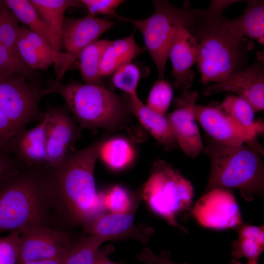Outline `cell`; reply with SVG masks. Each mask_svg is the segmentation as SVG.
<instances>
[{
    "instance_id": "ab89813d",
    "label": "cell",
    "mask_w": 264,
    "mask_h": 264,
    "mask_svg": "<svg viewBox=\"0 0 264 264\" xmlns=\"http://www.w3.org/2000/svg\"><path fill=\"white\" fill-rule=\"evenodd\" d=\"M114 249L111 245H108L99 249L93 264H125L124 263H116L111 261L109 255Z\"/></svg>"
},
{
    "instance_id": "60d3db41",
    "label": "cell",
    "mask_w": 264,
    "mask_h": 264,
    "mask_svg": "<svg viewBox=\"0 0 264 264\" xmlns=\"http://www.w3.org/2000/svg\"><path fill=\"white\" fill-rule=\"evenodd\" d=\"M70 252L61 257L46 260L27 262L23 264H63Z\"/></svg>"
},
{
    "instance_id": "d590c367",
    "label": "cell",
    "mask_w": 264,
    "mask_h": 264,
    "mask_svg": "<svg viewBox=\"0 0 264 264\" xmlns=\"http://www.w3.org/2000/svg\"><path fill=\"white\" fill-rule=\"evenodd\" d=\"M90 15H106L112 17L116 15L117 7L125 1L122 0H81Z\"/></svg>"
},
{
    "instance_id": "6da1fadb",
    "label": "cell",
    "mask_w": 264,
    "mask_h": 264,
    "mask_svg": "<svg viewBox=\"0 0 264 264\" xmlns=\"http://www.w3.org/2000/svg\"><path fill=\"white\" fill-rule=\"evenodd\" d=\"M105 140L74 149L58 164L47 166L56 221L84 227L104 214V194L96 191L94 173Z\"/></svg>"
},
{
    "instance_id": "44dd1931",
    "label": "cell",
    "mask_w": 264,
    "mask_h": 264,
    "mask_svg": "<svg viewBox=\"0 0 264 264\" xmlns=\"http://www.w3.org/2000/svg\"><path fill=\"white\" fill-rule=\"evenodd\" d=\"M221 23L229 33L239 39L249 37L257 40L264 36V1L248 0L241 16L232 20L223 16Z\"/></svg>"
},
{
    "instance_id": "9a60e30c",
    "label": "cell",
    "mask_w": 264,
    "mask_h": 264,
    "mask_svg": "<svg viewBox=\"0 0 264 264\" xmlns=\"http://www.w3.org/2000/svg\"><path fill=\"white\" fill-rule=\"evenodd\" d=\"M198 55L197 39L185 27H180L171 43L168 58L172 64L175 85L182 92L188 91L193 84L195 73L192 68Z\"/></svg>"
},
{
    "instance_id": "8fae6325",
    "label": "cell",
    "mask_w": 264,
    "mask_h": 264,
    "mask_svg": "<svg viewBox=\"0 0 264 264\" xmlns=\"http://www.w3.org/2000/svg\"><path fill=\"white\" fill-rule=\"evenodd\" d=\"M198 98L196 91L183 92L174 101L175 110L166 116L178 147L191 158L197 157L204 150L195 116Z\"/></svg>"
},
{
    "instance_id": "f546056e",
    "label": "cell",
    "mask_w": 264,
    "mask_h": 264,
    "mask_svg": "<svg viewBox=\"0 0 264 264\" xmlns=\"http://www.w3.org/2000/svg\"><path fill=\"white\" fill-rule=\"evenodd\" d=\"M112 83L117 88L131 97H137V88L140 77L138 67L131 62L117 68L112 73Z\"/></svg>"
},
{
    "instance_id": "4316f807",
    "label": "cell",
    "mask_w": 264,
    "mask_h": 264,
    "mask_svg": "<svg viewBox=\"0 0 264 264\" xmlns=\"http://www.w3.org/2000/svg\"><path fill=\"white\" fill-rule=\"evenodd\" d=\"M110 41L97 40L85 47L78 59L81 74L86 84L102 86L100 64L103 52Z\"/></svg>"
},
{
    "instance_id": "9c48e42d",
    "label": "cell",
    "mask_w": 264,
    "mask_h": 264,
    "mask_svg": "<svg viewBox=\"0 0 264 264\" xmlns=\"http://www.w3.org/2000/svg\"><path fill=\"white\" fill-rule=\"evenodd\" d=\"M81 238L77 239L65 230L46 226L25 230L20 235L17 264L64 256L70 252Z\"/></svg>"
},
{
    "instance_id": "2e32d148",
    "label": "cell",
    "mask_w": 264,
    "mask_h": 264,
    "mask_svg": "<svg viewBox=\"0 0 264 264\" xmlns=\"http://www.w3.org/2000/svg\"><path fill=\"white\" fill-rule=\"evenodd\" d=\"M114 22L88 15L79 18L65 19L62 32V43L73 62L88 45L98 40L111 28Z\"/></svg>"
},
{
    "instance_id": "4dcf8cb0",
    "label": "cell",
    "mask_w": 264,
    "mask_h": 264,
    "mask_svg": "<svg viewBox=\"0 0 264 264\" xmlns=\"http://www.w3.org/2000/svg\"><path fill=\"white\" fill-rule=\"evenodd\" d=\"M173 97V91L171 85L163 79H159L153 85L146 106L158 114L165 115Z\"/></svg>"
},
{
    "instance_id": "52a82bcc",
    "label": "cell",
    "mask_w": 264,
    "mask_h": 264,
    "mask_svg": "<svg viewBox=\"0 0 264 264\" xmlns=\"http://www.w3.org/2000/svg\"><path fill=\"white\" fill-rule=\"evenodd\" d=\"M153 14L143 19H132L116 14L112 17L132 23L143 35L145 48L154 62L158 78L163 79L168 53L172 41L181 26L188 27L193 22V9L185 4L182 8L172 5L168 1H154Z\"/></svg>"
},
{
    "instance_id": "8d00e7d4",
    "label": "cell",
    "mask_w": 264,
    "mask_h": 264,
    "mask_svg": "<svg viewBox=\"0 0 264 264\" xmlns=\"http://www.w3.org/2000/svg\"><path fill=\"white\" fill-rule=\"evenodd\" d=\"M23 166L9 153L0 150V186Z\"/></svg>"
},
{
    "instance_id": "5bb4252c",
    "label": "cell",
    "mask_w": 264,
    "mask_h": 264,
    "mask_svg": "<svg viewBox=\"0 0 264 264\" xmlns=\"http://www.w3.org/2000/svg\"><path fill=\"white\" fill-rule=\"evenodd\" d=\"M89 235L104 242L108 240L132 239L143 243L148 242L154 229L148 225H135L133 212L125 214H103L84 227Z\"/></svg>"
},
{
    "instance_id": "603a6c76",
    "label": "cell",
    "mask_w": 264,
    "mask_h": 264,
    "mask_svg": "<svg viewBox=\"0 0 264 264\" xmlns=\"http://www.w3.org/2000/svg\"><path fill=\"white\" fill-rule=\"evenodd\" d=\"M236 230L238 238L231 243V255L238 260L244 258L248 264H258L264 249V227L243 223Z\"/></svg>"
},
{
    "instance_id": "83f0119b",
    "label": "cell",
    "mask_w": 264,
    "mask_h": 264,
    "mask_svg": "<svg viewBox=\"0 0 264 264\" xmlns=\"http://www.w3.org/2000/svg\"><path fill=\"white\" fill-rule=\"evenodd\" d=\"M19 23V20L4 1L0 0V43L22 62L16 45L21 26Z\"/></svg>"
},
{
    "instance_id": "30bf717a",
    "label": "cell",
    "mask_w": 264,
    "mask_h": 264,
    "mask_svg": "<svg viewBox=\"0 0 264 264\" xmlns=\"http://www.w3.org/2000/svg\"><path fill=\"white\" fill-rule=\"evenodd\" d=\"M191 213L200 225L208 228L236 229L242 224L236 198L228 189L215 188L203 194Z\"/></svg>"
},
{
    "instance_id": "d4e9b609",
    "label": "cell",
    "mask_w": 264,
    "mask_h": 264,
    "mask_svg": "<svg viewBox=\"0 0 264 264\" xmlns=\"http://www.w3.org/2000/svg\"><path fill=\"white\" fill-rule=\"evenodd\" d=\"M4 1L19 22L24 23L30 30L42 37L55 50L60 51V45L57 43L49 29L41 19L30 0Z\"/></svg>"
},
{
    "instance_id": "277c9868",
    "label": "cell",
    "mask_w": 264,
    "mask_h": 264,
    "mask_svg": "<svg viewBox=\"0 0 264 264\" xmlns=\"http://www.w3.org/2000/svg\"><path fill=\"white\" fill-rule=\"evenodd\" d=\"M203 152L209 157L210 175L203 194L215 188L239 190L251 201L264 195V165L258 154L243 144L230 145L210 137Z\"/></svg>"
},
{
    "instance_id": "836d02e7",
    "label": "cell",
    "mask_w": 264,
    "mask_h": 264,
    "mask_svg": "<svg viewBox=\"0 0 264 264\" xmlns=\"http://www.w3.org/2000/svg\"><path fill=\"white\" fill-rule=\"evenodd\" d=\"M34 70L13 56L0 43V73L12 74L29 78Z\"/></svg>"
},
{
    "instance_id": "3957f363",
    "label": "cell",
    "mask_w": 264,
    "mask_h": 264,
    "mask_svg": "<svg viewBox=\"0 0 264 264\" xmlns=\"http://www.w3.org/2000/svg\"><path fill=\"white\" fill-rule=\"evenodd\" d=\"M55 218L46 164L24 166L0 186V232L51 226Z\"/></svg>"
},
{
    "instance_id": "7bdbcfd3",
    "label": "cell",
    "mask_w": 264,
    "mask_h": 264,
    "mask_svg": "<svg viewBox=\"0 0 264 264\" xmlns=\"http://www.w3.org/2000/svg\"><path fill=\"white\" fill-rule=\"evenodd\" d=\"M231 264H242L241 263H240V262L238 261V260H232L231 261Z\"/></svg>"
},
{
    "instance_id": "ba28073f",
    "label": "cell",
    "mask_w": 264,
    "mask_h": 264,
    "mask_svg": "<svg viewBox=\"0 0 264 264\" xmlns=\"http://www.w3.org/2000/svg\"><path fill=\"white\" fill-rule=\"evenodd\" d=\"M55 89H41L22 76L0 73V110L20 131L31 122L43 119L44 113L40 110V100Z\"/></svg>"
},
{
    "instance_id": "d6a6232c",
    "label": "cell",
    "mask_w": 264,
    "mask_h": 264,
    "mask_svg": "<svg viewBox=\"0 0 264 264\" xmlns=\"http://www.w3.org/2000/svg\"><path fill=\"white\" fill-rule=\"evenodd\" d=\"M103 194L105 208L111 213L125 214L133 212L132 199L123 187L115 186Z\"/></svg>"
},
{
    "instance_id": "b9f144b4",
    "label": "cell",
    "mask_w": 264,
    "mask_h": 264,
    "mask_svg": "<svg viewBox=\"0 0 264 264\" xmlns=\"http://www.w3.org/2000/svg\"><path fill=\"white\" fill-rule=\"evenodd\" d=\"M264 36H263V37H260V38H259L258 40H257V41L261 44H262V45H264Z\"/></svg>"
},
{
    "instance_id": "cb8c5ba5",
    "label": "cell",
    "mask_w": 264,
    "mask_h": 264,
    "mask_svg": "<svg viewBox=\"0 0 264 264\" xmlns=\"http://www.w3.org/2000/svg\"><path fill=\"white\" fill-rule=\"evenodd\" d=\"M37 13L46 24L57 43H62L65 13L71 7L82 4L75 0H30Z\"/></svg>"
},
{
    "instance_id": "f35d334b",
    "label": "cell",
    "mask_w": 264,
    "mask_h": 264,
    "mask_svg": "<svg viewBox=\"0 0 264 264\" xmlns=\"http://www.w3.org/2000/svg\"><path fill=\"white\" fill-rule=\"evenodd\" d=\"M136 258L145 264H180L172 261L168 252L164 251L157 255L148 247L144 248L141 253L136 256Z\"/></svg>"
},
{
    "instance_id": "7a4b0ae2",
    "label": "cell",
    "mask_w": 264,
    "mask_h": 264,
    "mask_svg": "<svg viewBox=\"0 0 264 264\" xmlns=\"http://www.w3.org/2000/svg\"><path fill=\"white\" fill-rule=\"evenodd\" d=\"M239 1L214 0L204 10L193 9V22L187 29L198 44L197 63L204 85L220 82L245 67L252 43L234 36L221 23L224 10Z\"/></svg>"
},
{
    "instance_id": "e575fe53",
    "label": "cell",
    "mask_w": 264,
    "mask_h": 264,
    "mask_svg": "<svg viewBox=\"0 0 264 264\" xmlns=\"http://www.w3.org/2000/svg\"><path fill=\"white\" fill-rule=\"evenodd\" d=\"M21 233L12 231L6 237H0V264H17Z\"/></svg>"
},
{
    "instance_id": "e0dca14e",
    "label": "cell",
    "mask_w": 264,
    "mask_h": 264,
    "mask_svg": "<svg viewBox=\"0 0 264 264\" xmlns=\"http://www.w3.org/2000/svg\"><path fill=\"white\" fill-rule=\"evenodd\" d=\"M217 105L228 118L246 146L260 156L263 155L264 148L257 138L258 133L264 131L263 124L255 121V111L253 107L243 99L232 95H227Z\"/></svg>"
},
{
    "instance_id": "4fadbf2b",
    "label": "cell",
    "mask_w": 264,
    "mask_h": 264,
    "mask_svg": "<svg viewBox=\"0 0 264 264\" xmlns=\"http://www.w3.org/2000/svg\"><path fill=\"white\" fill-rule=\"evenodd\" d=\"M46 131V165L53 167L60 162L71 150L81 135L80 129L68 110L51 108Z\"/></svg>"
},
{
    "instance_id": "ac0fdd59",
    "label": "cell",
    "mask_w": 264,
    "mask_h": 264,
    "mask_svg": "<svg viewBox=\"0 0 264 264\" xmlns=\"http://www.w3.org/2000/svg\"><path fill=\"white\" fill-rule=\"evenodd\" d=\"M47 123L48 116L45 112L39 124L30 130L23 129L13 137L6 152L26 166L46 164Z\"/></svg>"
},
{
    "instance_id": "74e56055",
    "label": "cell",
    "mask_w": 264,
    "mask_h": 264,
    "mask_svg": "<svg viewBox=\"0 0 264 264\" xmlns=\"http://www.w3.org/2000/svg\"><path fill=\"white\" fill-rule=\"evenodd\" d=\"M19 131L0 110V150L6 152L11 140Z\"/></svg>"
},
{
    "instance_id": "7402d4cb",
    "label": "cell",
    "mask_w": 264,
    "mask_h": 264,
    "mask_svg": "<svg viewBox=\"0 0 264 264\" xmlns=\"http://www.w3.org/2000/svg\"><path fill=\"white\" fill-rule=\"evenodd\" d=\"M145 50V47L136 43L133 33L126 38L110 41L101 59L100 70L102 78L112 74L119 66L131 62Z\"/></svg>"
},
{
    "instance_id": "8992f818",
    "label": "cell",
    "mask_w": 264,
    "mask_h": 264,
    "mask_svg": "<svg viewBox=\"0 0 264 264\" xmlns=\"http://www.w3.org/2000/svg\"><path fill=\"white\" fill-rule=\"evenodd\" d=\"M194 197L192 183L178 170L163 160L154 162L142 193L143 199L153 212L187 233V229L178 220L180 217L186 218L191 213Z\"/></svg>"
},
{
    "instance_id": "484cf974",
    "label": "cell",
    "mask_w": 264,
    "mask_h": 264,
    "mask_svg": "<svg viewBox=\"0 0 264 264\" xmlns=\"http://www.w3.org/2000/svg\"><path fill=\"white\" fill-rule=\"evenodd\" d=\"M132 144L123 137L105 140L99 152V157L110 169L119 171L128 167L135 158Z\"/></svg>"
},
{
    "instance_id": "1f68e13d",
    "label": "cell",
    "mask_w": 264,
    "mask_h": 264,
    "mask_svg": "<svg viewBox=\"0 0 264 264\" xmlns=\"http://www.w3.org/2000/svg\"><path fill=\"white\" fill-rule=\"evenodd\" d=\"M16 45L20 60L32 70H45L53 64L51 59L43 55L35 48L20 31Z\"/></svg>"
},
{
    "instance_id": "d6986e66",
    "label": "cell",
    "mask_w": 264,
    "mask_h": 264,
    "mask_svg": "<svg viewBox=\"0 0 264 264\" xmlns=\"http://www.w3.org/2000/svg\"><path fill=\"white\" fill-rule=\"evenodd\" d=\"M123 98L128 111L136 117L165 150L169 151L178 147L165 115L158 114L149 109L138 96L131 97L125 94Z\"/></svg>"
},
{
    "instance_id": "ffe728a7",
    "label": "cell",
    "mask_w": 264,
    "mask_h": 264,
    "mask_svg": "<svg viewBox=\"0 0 264 264\" xmlns=\"http://www.w3.org/2000/svg\"><path fill=\"white\" fill-rule=\"evenodd\" d=\"M195 116L210 138L230 145H240L243 142L224 113L218 107L196 104Z\"/></svg>"
},
{
    "instance_id": "5b68a950",
    "label": "cell",
    "mask_w": 264,
    "mask_h": 264,
    "mask_svg": "<svg viewBox=\"0 0 264 264\" xmlns=\"http://www.w3.org/2000/svg\"><path fill=\"white\" fill-rule=\"evenodd\" d=\"M56 90L82 129L117 130L124 126L130 113L123 97L102 86L56 84Z\"/></svg>"
},
{
    "instance_id": "7c38bea8",
    "label": "cell",
    "mask_w": 264,
    "mask_h": 264,
    "mask_svg": "<svg viewBox=\"0 0 264 264\" xmlns=\"http://www.w3.org/2000/svg\"><path fill=\"white\" fill-rule=\"evenodd\" d=\"M222 92H232L246 101L255 111L264 109V55L257 51L255 62L249 67L229 76L223 81L208 86L205 96Z\"/></svg>"
},
{
    "instance_id": "f1b7e54d",
    "label": "cell",
    "mask_w": 264,
    "mask_h": 264,
    "mask_svg": "<svg viewBox=\"0 0 264 264\" xmlns=\"http://www.w3.org/2000/svg\"><path fill=\"white\" fill-rule=\"evenodd\" d=\"M103 242L101 239L90 235L82 238L63 264H93L99 246Z\"/></svg>"
}]
</instances>
